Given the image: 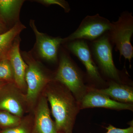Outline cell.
Returning <instances> with one entry per match:
<instances>
[{"label":"cell","instance_id":"7","mask_svg":"<svg viewBox=\"0 0 133 133\" xmlns=\"http://www.w3.org/2000/svg\"><path fill=\"white\" fill-rule=\"evenodd\" d=\"M28 110L25 94L14 82L5 83L0 89V110L22 118Z\"/></svg>","mask_w":133,"mask_h":133},{"label":"cell","instance_id":"11","mask_svg":"<svg viewBox=\"0 0 133 133\" xmlns=\"http://www.w3.org/2000/svg\"><path fill=\"white\" fill-rule=\"evenodd\" d=\"M80 109L94 107L133 111V105L117 102L107 95L99 92L96 89L89 88L79 103Z\"/></svg>","mask_w":133,"mask_h":133},{"label":"cell","instance_id":"1","mask_svg":"<svg viewBox=\"0 0 133 133\" xmlns=\"http://www.w3.org/2000/svg\"><path fill=\"white\" fill-rule=\"evenodd\" d=\"M51 107L58 133H72L79 104L69 89L52 79L43 92Z\"/></svg>","mask_w":133,"mask_h":133},{"label":"cell","instance_id":"21","mask_svg":"<svg viewBox=\"0 0 133 133\" xmlns=\"http://www.w3.org/2000/svg\"><path fill=\"white\" fill-rule=\"evenodd\" d=\"M9 29H8L7 24L0 17V35L6 32Z\"/></svg>","mask_w":133,"mask_h":133},{"label":"cell","instance_id":"12","mask_svg":"<svg viewBox=\"0 0 133 133\" xmlns=\"http://www.w3.org/2000/svg\"><path fill=\"white\" fill-rule=\"evenodd\" d=\"M21 41L19 36L17 37L10 51L8 59L14 72V83L25 94L27 90L25 75L28 65L24 62L20 52Z\"/></svg>","mask_w":133,"mask_h":133},{"label":"cell","instance_id":"19","mask_svg":"<svg viewBox=\"0 0 133 133\" xmlns=\"http://www.w3.org/2000/svg\"><path fill=\"white\" fill-rule=\"evenodd\" d=\"M36 2L48 6L53 5H58L63 8L66 13L70 12L71 10L68 3L64 0H38Z\"/></svg>","mask_w":133,"mask_h":133},{"label":"cell","instance_id":"20","mask_svg":"<svg viewBox=\"0 0 133 133\" xmlns=\"http://www.w3.org/2000/svg\"><path fill=\"white\" fill-rule=\"evenodd\" d=\"M106 128L107 130L106 133H133V125H131L127 128L121 129L116 128L110 125Z\"/></svg>","mask_w":133,"mask_h":133},{"label":"cell","instance_id":"17","mask_svg":"<svg viewBox=\"0 0 133 133\" xmlns=\"http://www.w3.org/2000/svg\"><path fill=\"white\" fill-rule=\"evenodd\" d=\"M22 118L6 111L0 110V125L5 129L12 128L19 125Z\"/></svg>","mask_w":133,"mask_h":133},{"label":"cell","instance_id":"22","mask_svg":"<svg viewBox=\"0 0 133 133\" xmlns=\"http://www.w3.org/2000/svg\"><path fill=\"white\" fill-rule=\"evenodd\" d=\"M8 83V82H5V81L0 80V89L4 85L5 83Z\"/></svg>","mask_w":133,"mask_h":133},{"label":"cell","instance_id":"4","mask_svg":"<svg viewBox=\"0 0 133 133\" xmlns=\"http://www.w3.org/2000/svg\"><path fill=\"white\" fill-rule=\"evenodd\" d=\"M53 79L66 87L79 104L89 89L85 84L78 68L65 53L60 56L58 68Z\"/></svg>","mask_w":133,"mask_h":133},{"label":"cell","instance_id":"16","mask_svg":"<svg viewBox=\"0 0 133 133\" xmlns=\"http://www.w3.org/2000/svg\"><path fill=\"white\" fill-rule=\"evenodd\" d=\"M33 118L31 115L23 116L19 125L12 128L4 129L0 133H31Z\"/></svg>","mask_w":133,"mask_h":133},{"label":"cell","instance_id":"3","mask_svg":"<svg viewBox=\"0 0 133 133\" xmlns=\"http://www.w3.org/2000/svg\"><path fill=\"white\" fill-rule=\"evenodd\" d=\"M133 33V16L132 13L125 11L118 20L112 22L111 29L108 33L110 41L119 51L120 58L123 57L131 63L133 57L131 38Z\"/></svg>","mask_w":133,"mask_h":133},{"label":"cell","instance_id":"14","mask_svg":"<svg viewBox=\"0 0 133 133\" xmlns=\"http://www.w3.org/2000/svg\"><path fill=\"white\" fill-rule=\"evenodd\" d=\"M26 28L19 21L6 32L0 35V61L8 59L15 39Z\"/></svg>","mask_w":133,"mask_h":133},{"label":"cell","instance_id":"2","mask_svg":"<svg viewBox=\"0 0 133 133\" xmlns=\"http://www.w3.org/2000/svg\"><path fill=\"white\" fill-rule=\"evenodd\" d=\"M22 55L28 65L25 75L27 85L25 98L29 110H33L45 87L53 78L48 76L42 64L34 58L31 52L25 51Z\"/></svg>","mask_w":133,"mask_h":133},{"label":"cell","instance_id":"10","mask_svg":"<svg viewBox=\"0 0 133 133\" xmlns=\"http://www.w3.org/2000/svg\"><path fill=\"white\" fill-rule=\"evenodd\" d=\"M33 111L31 133H58L55 122L51 116L49 103L43 93L38 99Z\"/></svg>","mask_w":133,"mask_h":133},{"label":"cell","instance_id":"15","mask_svg":"<svg viewBox=\"0 0 133 133\" xmlns=\"http://www.w3.org/2000/svg\"><path fill=\"white\" fill-rule=\"evenodd\" d=\"M22 0H0V17L8 24H15L19 19V13L24 2Z\"/></svg>","mask_w":133,"mask_h":133},{"label":"cell","instance_id":"6","mask_svg":"<svg viewBox=\"0 0 133 133\" xmlns=\"http://www.w3.org/2000/svg\"><path fill=\"white\" fill-rule=\"evenodd\" d=\"M111 26L112 22L99 14L87 16L73 33L63 38V44L76 40L93 42L108 33Z\"/></svg>","mask_w":133,"mask_h":133},{"label":"cell","instance_id":"9","mask_svg":"<svg viewBox=\"0 0 133 133\" xmlns=\"http://www.w3.org/2000/svg\"><path fill=\"white\" fill-rule=\"evenodd\" d=\"M30 25L35 35L36 47L40 56L49 62H57L58 49L63 44V38L49 36L40 32L33 20H30Z\"/></svg>","mask_w":133,"mask_h":133},{"label":"cell","instance_id":"23","mask_svg":"<svg viewBox=\"0 0 133 133\" xmlns=\"http://www.w3.org/2000/svg\"><path fill=\"white\" fill-rule=\"evenodd\" d=\"M63 133L59 132V133Z\"/></svg>","mask_w":133,"mask_h":133},{"label":"cell","instance_id":"8","mask_svg":"<svg viewBox=\"0 0 133 133\" xmlns=\"http://www.w3.org/2000/svg\"><path fill=\"white\" fill-rule=\"evenodd\" d=\"M67 49L77 57L85 67L91 80L102 83L103 79L92 57L90 49L85 41L76 40L66 43Z\"/></svg>","mask_w":133,"mask_h":133},{"label":"cell","instance_id":"13","mask_svg":"<svg viewBox=\"0 0 133 133\" xmlns=\"http://www.w3.org/2000/svg\"><path fill=\"white\" fill-rule=\"evenodd\" d=\"M109 84L107 88L96 90L117 102L132 104L133 102V90L132 87L113 81H111Z\"/></svg>","mask_w":133,"mask_h":133},{"label":"cell","instance_id":"5","mask_svg":"<svg viewBox=\"0 0 133 133\" xmlns=\"http://www.w3.org/2000/svg\"><path fill=\"white\" fill-rule=\"evenodd\" d=\"M112 44L107 33L92 42L90 49L94 61L103 74L119 83L121 79L113 59Z\"/></svg>","mask_w":133,"mask_h":133},{"label":"cell","instance_id":"18","mask_svg":"<svg viewBox=\"0 0 133 133\" xmlns=\"http://www.w3.org/2000/svg\"><path fill=\"white\" fill-rule=\"evenodd\" d=\"M0 80L14 82V75L11 64L8 59L0 61Z\"/></svg>","mask_w":133,"mask_h":133}]
</instances>
